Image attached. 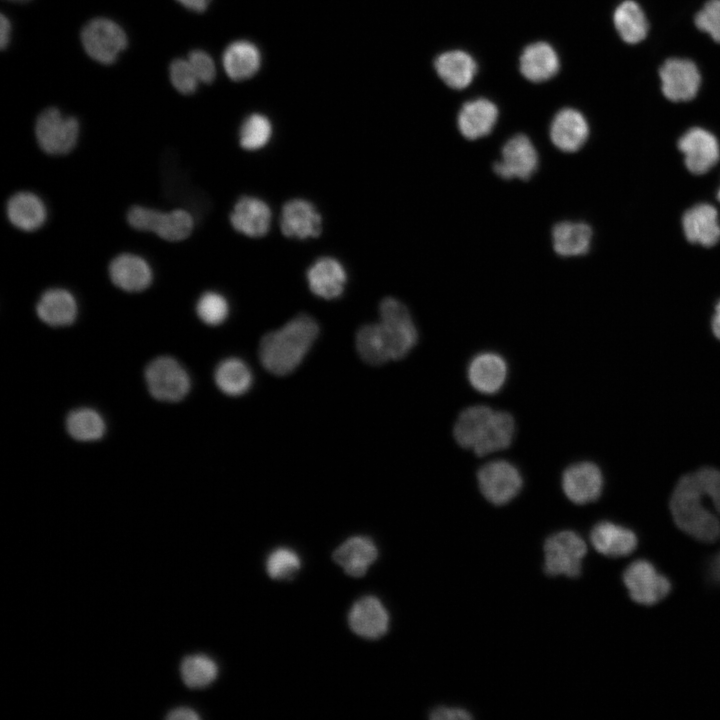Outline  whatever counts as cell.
<instances>
[{
	"instance_id": "6da1fadb",
	"label": "cell",
	"mask_w": 720,
	"mask_h": 720,
	"mask_svg": "<svg viewBox=\"0 0 720 720\" xmlns=\"http://www.w3.org/2000/svg\"><path fill=\"white\" fill-rule=\"evenodd\" d=\"M319 333L317 322L299 314L281 328L265 334L259 344V358L270 373L283 376L302 362Z\"/></svg>"
},
{
	"instance_id": "7a4b0ae2",
	"label": "cell",
	"mask_w": 720,
	"mask_h": 720,
	"mask_svg": "<svg viewBox=\"0 0 720 720\" xmlns=\"http://www.w3.org/2000/svg\"><path fill=\"white\" fill-rule=\"evenodd\" d=\"M704 498L694 473L684 475L673 490L670 510L681 531L700 542L713 543L720 537V522L705 507Z\"/></svg>"
},
{
	"instance_id": "3957f363",
	"label": "cell",
	"mask_w": 720,
	"mask_h": 720,
	"mask_svg": "<svg viewBox=\"0 0 720 720\" xmlns=\"http://www.w3.org/2000/svg\"><path fill=\"white\" fill-rule=\"evenodd\" d=\"M380 321L389 342L392 360L405 357L418 338L416 326L404 303L394 297L384 298L379 305Z\"/></svg>"
},
{
	"instance_id": "277c9868",
	"label": "cell",
	"mask_w": 720,
	"mask_h": 720,
	"mask_svg": "<svg viewBox=\"0 0 720 720\" xmlns=\"http://www.w3.org/2000/svg\"><path fill=\"white\" fill-rule=\"evenodd\" d=\"M586 552V543L576 532L565 530L555 533L544 544L545 572L551 576L577 577Z\"/></svg>"
},
{
	"instance_id": "5b68a950",
	"label": "cell",
	"mask_w": 720,
	"mask_h": 720,
	"mask_svg": "<svg viewBox=\"0 0 720 720\" xmlns=\"http://www.w3.org/2000/svg\"><path fill=\"white\" fill-rule=\"evenodd\" d=\"M127 219L134 229L153 232L167 241L186 239L191 234L194 224L191 214L185 210L160 212L142 206H133L128 212Z\"/></svg>"
},
{
	"instance_id": "8992f818",
	"label": "cell",
	"mask_w": 720,
	"mask_h": 720,
	"mask_svg": "<svg viewBox=\"0 0 720 720\" xmlns=\"http://www.w3.org/2000/svg\"><path fill=\"white\" fill-rule=\"evenodd\" d=\"M145 380L150 394L157 400L177 402L190 390V378L183 366L174 358L160 356L146 367Z\"/></svg>"
},
{
	"instance_id": "52a82bcc",
	"label": "cell",
	"mask_w": 720,
	"mask_h": 720,
	"mask_svg": "<svg viewBox=\"0 0 720 720\" xmlns=\"http://www.w3.org/2000/svg\"><path fill=\"white\" fill-rule=\"evenodd\" d=\"M35 135L44 152L52 155L67 154L77 143L79 123L74 117L62 115L56 108H48L36 120Z\"/></svg>"
},
{
	"instance_id": "ba28073f",
	"label": "cell",
	"mask_w": 720,
	"mask_h": 720,
	"mask_svg": "<svg viewBox=\"0 0 720 720\" xmlns=\"http://www.w3.org/2000/svg\"><path fill=\"white\" fill-rule=\"evenodd\" d=\"M81 42L86 53L101 64H112L127 46L124 30L107 18H95L82 29Z\"/></svg>"
},
{
	"instance_id": "9c48e42d",
	"label": "cell",
	"mask_w": 720,
	"mask_h": 720,
	"mask_svg": "<svg viewBox=\"0 0 720 720\" xmlns=\"http://www.w3.org/2000/svg\"><path fill=\"white\" fill-rule=\"evenodd\" d=\"M623 582L630 598L645 606L662 601L671 591V583L647 560H636L623 573Z\"/></svg>"
},
{
	"instance_id": "30bf717a",
	"label": "cell",
	"mask_w": 720,
	"mask_h": 720,
	"mask_svg": "<svg viewBox=\"0 0 720 720\" xmlns=\"http://www.w3.org/2000/svg\"><path fill=\"white\" fill-rule=\"evenodd\" d=\"M477 481L482 495L495 505L510 502L520 492L523 483L519 470L506 460L484 464L477 472Z\"/></svg>"
},
{
	"instance_id": "8fae6325",
	"label": "cell",
	"mask_w": 720,
	"mask_h": 720,
	"mask_svg": "<svg viewBox=\"0 0 720 720\" xmlns=\"http://www.w3.org/2000/svg\"><path fill=\"white\" fill-rule=\"evenodd\" d=\"M663 95L673 102H686L698 94L702 77L695 62L687 58L671 57L659 68Z\"/></svg>"
},
{
	"instance_id": "7c38bea8",
	"label": "cell",
	"mask_w": 720,
	"mask_h": 720,
	"mask_svg": "<svg viewBox=\"0 0 720 720\" xmlns=\"http://www.w3.org/2000/svg\"><path fill=\"white\" fill-rule=\"evenodd\" d=\"M538 163V152L533 142L527 135L519 133L504 143L501 159L493 164V171L506 180H528L536 172Z\"/></svg>"
},
{
	"instance_id": "4fadbf2b",
	"label": "cell",
	"mask_w": 720,
	"mask_h": 720,
	"mask_svg": "<svg viewBox=\"0 0 720 720\" xmlns=\"http://www.w3.org/2000/svg\"><path fill=\"white\" fill-rule=\"evenodd\" d=\"M561 70V58L555 47L545 41L527 43L518 56V72L532 84L552 80Z\"/></svg>"
},
{
	"instance_id": "5bb4252c",
	"label": "cell",
	"mask_w": 720,
	"mask_h": 720,
	"mask_svg": "<svg viewBox=\"0 0 720 720\" xmlns=\"http://www.w3.org/2000/svg\"><path fill=\"white\" fill-rule=\"evenodd\" d=\"M433 70L445 87L462 91L474 82L478 74V63L465 49L451 48L435 56Z\"/></svg>"
},
{
	"instance_id": "9a60e30c",
	"label": "cell",
	"mask_w": 720,
	"mask_h": 720,
	"mask_svg": "<svg viewBox=\"0 0 720 720\" xmlns=\"http://www.w3.org/2000/svg\"><path fill=\"white\" fill-rule=\"evenodd\" d=\"M678 148L684 155L685 165L693 174H704L719 160L720 147L717 138L708 130L693 127L678 141Z\"/></svg>"
},
{
	"instance_id": "2e32d148",
	"label": "cell",
	"mask_w": 720,
	"mask_h": 720,
	"mask_svg": "<svg viewBox=\"0 0 720 720\" xmlns=\"http://www.w3.org/2000/svg\"><path fill=\"white\" fill-rule=\"evenodd\" d=\"M553 145L562 152L578 151L589 137V124L582 112L564 107L556 112L549 126Z\"/></svg>"
},
{
	"instance_id": "e0dca14e",
	"label": "cell",
	"mask_w": 720,
	"mask_h": 720,
	"mask_svg": "<svg viewBox=\"0 0 720 720\" xmlns=\"http://www.w3.org/2000/svg\"><path fill=\"white\" fill-rule=\"evenodd\" d=\"M280 228L286 237L306 240L322 232V217L310 201L302 198L288 200L282 207Z\"/></svg>"
},
{
	"instance_id": "ac0fdd59",
	"label": "cell",
	"mask_w": 720,
	"mask_h": 720,
	"mask_svg": "<svg viewBox=\"0 0 720 720\" xmlns=\"http://www.w3.org/2000/svg\"><path fill=\"white\" fill-rule=\"evenodd\" d=\"M602 488L601 470L592 462L572 464L563 472V492L575 504H587L597 500Z\"/></svg>"
},
{
	"instance_id": "d6986e66",
	"label": "cell",
	"mask_w": 720,
	"mask_h": 720,
	"mask_svg": "<svg viewBox=\"0 0 720 720\" xmlns=\"http://www.w3.org/2000/svg\"><path fill=\"white\" fill-rule=\"evenodd\" d=\"M499 117L497 105L486 97L465 101L457 113V128L468 140L488 136L495 128Z\"/></svg>"
},
{
	"instance_id": "ffe728a7",
	"label": "cell",
	"mask_w": 720,
	"mask_h": 720,
	"mask_svg": "<svg viewBox=\"0 0 720 720\" xmlns=\"http://www.w3.org/2000/svg\"><path fill=\"white\" fill-rule=\"evenodd\" d=\"M272 212L269 205L255 196H242L230 214V223L239 233L251 237L265 236L271 226Z\"/></svg>"
},
{
	"instance_id": "44dd1931",
	"label": "cell",
	"mask_w": 720,
	"mask_h": 720,
	"mask_svg": "<svg viewBox=\"0 0 720 720\" xmlns=\"http://www.w3.org/2000/svg\"><path fill=\"white\" fill-rule=\"evenodd\" d=\"M311 292L323 299L338 298L344 292L347 273L340 261L330 256L318 258L307 270Z\"/></svg>"
},
{
	"instance_id": "7402d4cb",
	"label": "cell",
	"mask_w": 720,
	"mask_h": 720,
	"mask_svg": "<svg viewBox=\"0 0 720 720\" xmlns=\"http://www.w3.org/2000/svg\"><path fill=\"white\" fill-rule=\"evenodd\" d=\"M508 373L505 359L495 352L474 356L467 367L471 386L480 393L494 394L504 385Z\"/></svg>"
},
{
	"instance_id": "603a6c76",
	"label": "cell",
	"mask_w": 720,
	"mask_h": 720,
	"mask_svg": "<svg viewBox=\"0 0 720 720\" xmlns=\"http://www.w3.org/2000/svg\"><path fill=\"white\" fill-rule=\"evenodd\" d=\"M348 623L357 635L368 639H377L387 632L389 615L379 599L374 596H365L352 606L348 615Z\"/></svg>"
},
{
	"instance_id": "cb8c5ba5",
	"label": "cell",
	"mask_w": 720,
	"mask_h": 720,
	"mask_svg": "<svg viewBox=\"0 0 720 720\" xmlns=\"http://www.w3.org/2000/svg\"><path fill=\"white\" fill-rule=\"evenodd\" d=\"M590 541L597 552L613 558L631 554L638 545L632 530L610 521L597 523L591 530Z\"/></svg>"
},
{
	"instance_id": "d4e9b609",
	"label": "cell",
	"mask_w": 720,
	"mask_h": 720,
	"mask_svg": "<svg viewBox=\"0 0 720 720\" xmlns=\"http://www.w3.org/2000/svg\"><path fill=\"white\" fill-rule=\"evenodd\" d=\"M109 276L115 286L127 292L143 291L152 281V271L148 263L129 253L120 254L112 260Z\"/></svg>"
},
{
	"instance_id": "484cf974",
	"label": "cell",
	"mask_w": 720,
	"mask_h": 720,
	"mask_svg": "<svg viewBox=\"0 0 720 720\" xmlns=\"http://www.w3.org/2000/svg\"><path fill=\"white\" fill-rule=\"evenodd\" d=\"M682 225L686 238L692 243L710 247L720 239L718 212L710 204L701 203L688 209Z\"/></svg>"
},
{
	"instance_id": "4316f807",
	"label": "cell",
	"mask_w": 720,
	"mask_h": 720,
	"mask_svg": "<svg viewBox=\"0 0 720 720\" xmlns=\"http://www.w3.org/2000/svg\"><path fill=\"white\" fill-rule=\"evenodd\" d=\"M495 410L485 405H475L464 409L458 416L453 435L461 447L474 450L486 436Z\"/></svg>"
},
{
	"instance_id": "83f0119b",
	"label": "cell",
	"mask_w": 720,
	"mask_h": 720,
	"mask_svg": "<svg viewBox=\"0 0 720 720\" xmlns=\"http://www.w3.org/2000/svg\"><path fill=\"white\" fill-rule=\"evenodd\" d=\"M377 556L378 550L370 538L354 536L347 539L334 551L333 560L349 576L362 577Z\"/></svg>"
},
{
	"instance_id": "f1b7e54d",
	"label": "cell",
	"mask_w": 720,
	"mask_h": 720,
	"mask_svg": "<svg viewBox=\"0 0 720 720\" xmlns=\"http://www.w3.org/2000/svg\"><path fill=\"white\" fill-rule=\"evenodd\" d=\"M612 22L618 36L627 44H638L649 33V21L635 0H623L614 9Z\"/></svg>"
},
{
	"instance_id": "f546056e",
	"label": "cell",
	"mask_w": 720,
	"mask_h": 720,
	"mask_svg": "<svg viewBox=\"0 0 720 720\" xmlns=\"http://www.w3.org/2000/svg\"><path fill=\"white\" fill-rule=\"evenodd\" d=\"M77 311V303L73 295L60 288L44 292L36 305V313L40 320L54 327L72 324L76 319Z\"/></svg>"
},
{
	"instance_id": "4dcf8cb0",
	"label": "cell",
	"mask_w": 720,
	"mask_h": 720,
	"mask_svg": "<svg viewBox=\"0 0 720 720\" xmlns=\"http://www.w3.org/2000/svg\"><path fill=\"white\" fill-rule=\"evenodd\" d=\"M592 229L584 222L562 221L552 229L554 251L562 257L586 254L591 245Z\"/></svg>"
},
{
	"instance_id": "1f68e13d",
	"label": "cell",
	"mask_w": 720,
	"mask_h": 720,
	"mask_svg": "<svg viewBox=\"0 0 720 720\" xmlns=\"http://www.w3.org/2000/svg\"><path fill=\"white\" fill-rule=\"evenodd\" d=\"M261 65V54L255 44L246 40L231 43L224 51L223 66L232 80L252 77Z\"/></svg>"
},
{
	"instance_id": "d6a6232c",
	"label": "cell",
	"mask_w": 720,
	"mask_h": 720,
	"mask_svg": "<svg viewBox=\"0 0 720 720\" xmlns=\"http://www.w3.org/2000/svg\"><path fill=\"white\" fill-rule=\"evenodd\" d=\"M9 221L23 231H34L46 220V208L43 202L31 192L14 194L7 203Z\"/></svg>"
},
{
	"instance_id": "836d02e7",
	"label": "cell",
	"mask_w": 720,
	"mask_h": 720,
	"mask_svg": "<svg viewBox=\"0 0 720 720\" xmlns=\"http://www.w3.org/2000/svg\"><path fill=\"white\" fill-rule=\"evenodd\" d=\"M356 348L368 364L381 365L392 360L389 342L379 322L364 325L358 330Z\"/></svg>"
},
{
	"instance_id": "e575fe53",
	"label": "cell",
	"mask_w": 720,
	"mask_h": 720,
	"mask_svg": "<svg viewBox=\"0 0 720 720\" xmlns=\"http://www.w3.org/2000/svg\"><path fill=\"white\" fill-rule=\"evenodd\" d=\"M215 382L223 393L230 396H238L250 388L252 374L242 360L229 358L223 360L217 366Z\"/></svg>"
},
{
	"instance_id": "d590c367",
	"label": "cell",
	"mask_w": 720,
	"mask_h": 720,
	"mask_svg": "<svg viewBox=\"0 0 720 720\" xmlns=\"http://www.w3.org/2000/svg\"><path fill=\"white\" fill-rule=\"evenodd\" d=\"M514 434L512 415L505 411H495L488 433L473 451L478 456H485L506 449L512 443Z\"/></svg>"
},
{
	"instance_id": "8d00e7d4",
	"label": "cell",
	"mask_w": 720,
	"mask_h": 720,
	"mask_svg": "<svg viewBox=\"0 0 720 720\" xmlns=\"http://www.w3.org/2000/svg\"><path fill=\"white\" fill-rule=\"evenodd\" d=\"M66 428L72 438L78 441H95L105 432V422L101 415L90 408L72 411L66 419Z\"/></svg>"
},
{
	"instance_id": "74e56055",
	"label": "cell",
	"mask_w": 720,
	"mask_h": 720,
	"mask_svg": "<svg viewBox=\"0 0 720 720\" xmlns=\"http://www.w3.org/2000/svg\"><path fill=\"white\" fill-rule=\"evenodd\" d=\"M183 682L190 688H203L211 684L218 675L216 662L206 655H190L180 665Z\"/></svg>"
},
{
	"instance_id": "f35d334b",
	"label": "cell",
	"mask_w": 720,
	"mask_h": 720,
	"mask_svg": "<svg viewBox=\"0 0 720 720\" xmlns=\"http://www.w3.org/2000/svg\"><path fill=\"white\" fill-rule=\"evenodd\" d=\"M272 124L263 114L253 113L242 123L239 131V143L248 151H256L265 147L272 137Z\"/></svg>"
},
{
	"instance_id": "ab89813d",
	"label": "cell",
	"mask_w": 720,
	"mask_h": 720,
	"mask_svg": "<svg viewBox=\"0 0 720 720\" xmlns=\"http://www.w3.org/2000/svg\"><path fill=\"white\" fill-rule=\"evenodd\" d=\"M300 565V558L295 551L280 547L269 554L266 571L272 579H289L300 569Z\"/></svg>"
},
{
	"instance_id": "60d3db41",
	"label": "cell",
	"mask_w": 720,
	"mask_h": 720,
	"mask_svg": "<svg viewBox=\"0 0 720 720\" xmlns=\"http://www.w3.org/2000/svg\"><path fill=\"white\" fill-rule=\"evenodd\" d=\"M196 313L201 321L215 326L225 321L229 313L226 298L214 291L202 294L196 305Z\"/></svg>"
},
{
	"instance_id": "b9f144b4",
	"label": "cell",
	"mask_w": 720,
	"mask_h": 720,
	"mask_svg": "<svg viewBox=\"0 0 720 720\" xmlns=\"http://www.w3.org/2000/svg\"><path fill=\"white\" fill-rule=\"evenodd\" d=\"M695 26L720 44V0H708L695 15Z\"/></svg>"
},
{
	"instance_id": "7bdbcfd3",
	"label": "cell",
	"mask_w": 720,
	"mask_h": 720,
	"mask_svg": "<svg viewBox=\"0 0 720 720\" xmlns=\"http://www.w3.org/2000/svg\"><path fill=\"white\" fill-rule=\"evenodd\" d=\"M169 74L174 88L182 94L194 93L200 82L188 59L179 58L172 61Z\"/></svg>"
},
{
	"instance_id": "ee69618b",
	"label": "cell",
	"mask_w": 720,
	"mask_h": 720,
	"mask_svg": "<svg viewBox=\"0 0 720 720\" xmlns=\"http://www.w3.org/2000/svg\"><path fill=\"white\" fill-rule=\"evenodd\" d=\"M693 473L703 494L712 502L720 515V471L712 467H703Z\"/></svg>"
},
{
	"instance_id": "f6af8a7d",
	"label": "cell",
	"mask_w": 720,
	"mask_h": 720,
	"mask_svg": "<svg viewBox=\"0 0 720 720\" xmlns=\"http://www.w3.org/2000/svg\"><path fill=\"white\" fill-rule=\"evenodd\" d=\"M197 78L200 82L211 83L216 75V68L213 59L202 50H193L188 56Z\"/></svg>"
},
{
	"instance_id": "bcb514c9",
	"label": "cell",
	"mask_w": 720,
	"mask_h": 720,
	"mask_svg": "<svg viewBox=\"0 0 720 720\" xmlns=\"http://www.w3.org/2000/svg\"><path fill=\"white\" fill-rule=\"evenodd\" d=\"M472 715L461 708L439 706L430 713V719L433 720H468Z\"/></svg>"
},
{
	"instance_id": "7dc6e473",
	"label": "cell",
	"mask_w": 720,
	"mask_h": 720,
	"mask_svg": "<svg viewBox=\"0 0 720 720\" xmlns=\"http://www.w3.org/2000/svg\"><path fill=\"white\" fill-rule=\"evenodd\" d=\"M170 720H197L199 715L191 708L179 707L170 711L167 715Z\"/></svg>"
},
{
	"instance_id": "c3c4849f",
	"label": "cell",
	"mask_w": 720,
	"mask_h": 720,
	"mask_svg": "<svg viewBox=\"0 0 720 720\" xmlns=\"http://www.w3.org/2000/svg\"><path fill=\"white\" fill-rule=\"evenodd\" d=\"M179 3H181L184 7L196 11V12H202L204 11L211 0H177Z\"/></svg>"
},
{
	"instance_id": "681fc988",
	"label": "cell",
	"mask_w": 720,
	"mask_h": 720,
	"mask_svg": "<svg viewBox=\"0 0 720 720\" xmlns=\"http://www.w3.org/2000/svg\"><path fill=\"white\" fill-rule=\"evenodd\" d=\"M0 37H1V48L4 49L10 38V23L9 20L5 17V15H1V22H0Z\"/></svg>"
},
{
	"instance_id": "f907efd6",
	"label": "cell",
	"mask_w": 720,
	"mask_h": 720,
	"mask_svg": "<svg viewBox=\"0 0 720 720\" xmlns=\"http://www.w3.org/2000/svg\"><path fill=\"white\" fill-rule=\"evenodd\" d=\"M709 572L712 580L720 583V552L712 560Z\"/></svg>"
},
{
	"instance_id": "816d5d0a",
	"label": "cell",
	"mask_w": 720,
	"mask_h": 720,
	"mask_svg": "<svg viewBox=\"0 0 720 720\" xmlns=\"http://www.w3.org/2000/svg\"><path fill=\"white\" fill-rule=\"evenodd\" d=\"M712 331L716 338L720 340V301L715 307V313L712 318Z\"/></svg>"
},
{
	"instance_id": "f5cc1de1",
	"label": "cell",
	"mask_w": 720,
	"mask_h": 720,
	"mask_svg": "<svg viewBox=\"0 0 720 720\" xmlns=\"http://www.w3.org/2000/svg\"><path fill=\"white\" fill-rule=\"evenodd\" d=\"M11 1H15V2H26V1H29V0H11Z\"/></svg>"
},
{
	"instance_id": "db71d44e",
	"label": "cell",
	"mask_w": 720,
	"mask_h": 720,
	"mask_svg": "<svg viewBox=\"0 0 720 720\" xmlns=\"http://www.w3.org/2000/svg\"><path fill=\"white\" fill-rule=\"evenodd\" d=\"M717 197H718V200L720 201V189L718 191Z\"/></svg>"
}]
</instances>
